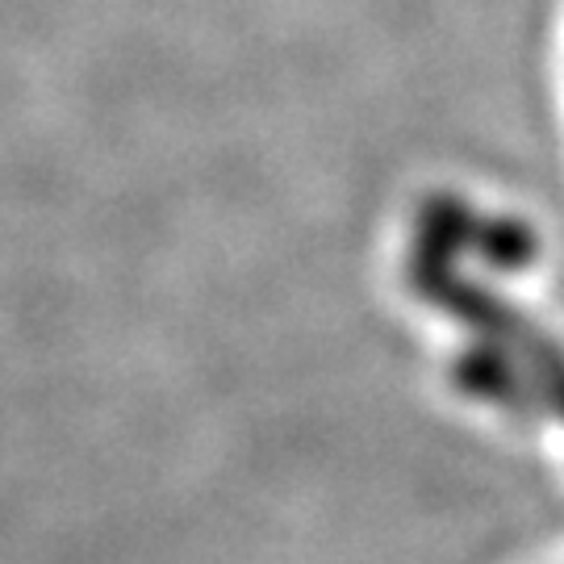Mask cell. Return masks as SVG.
<instances>
[{
	"label": "cell",
	"instance_id": "1",
	"mask_svg": "<svg viewBox=\"0 0 564 564\" xmlns=\"http://www.w3.org/2000/svg\"><path fill=\"white\" fill-rule=\"evenodd\" d=\"M414 281L468 330L456 377L473 398L544 405L564 423V351L552 347L540 326L523 323L481 284H464L452 256L431 239H423V256L414 260Z\"/></svg>",
	"mask_w": 564,
	"mask_h": 564
}]
</instances>
